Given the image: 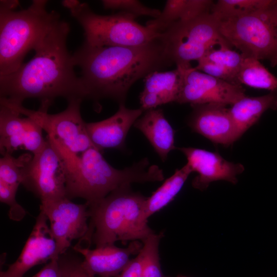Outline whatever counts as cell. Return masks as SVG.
Masks as SVG:
<instances>
[{"instance_id": "6da1fadb", "label": "cell", "mask_w": 277, "mask_h": 277, "mask_svg": "<svg viewBox=\"0 0 277 277\" xmlns=\"http://www.w3.org/2000/svg\"><path fill=\"white\" fill-rule=\"evenodd\" d=\"M69 32L68 23L60 18L38 43L29 62L14 73L0 76V103L20 105L26 99L37 98L39 109L48 111L57 97L67 102L86 99L68 50Z\"/></svg>"}, {"instance_id": "7a4b0ae2", "label": "cell", "mask_w": 277, "mask_h": 277, "mask_svg": "<svg viewBox=\"0 0 277 277\" xmlns=\"http://www.w3.org/2000/svg\"><path fill=\"white\" fill-rule=\"evenodd\" d=\"M86 99L97 103L110 99L125 104L127 93L137 81L174 63L161 35L138 46L91 47L84 43L72 54Z\"/></svg>"}, {"instance_id": "3957f363", "label": "cell", "mask_w": 277, "mask_h": 277, "mask_svg": "<svg viewBox=\"0 0 277 277\" xmlns=\"http://www.w3.org/2000/svg\"><path fill=\"white\" fill-rule=\"evenodd\" d=\"M147 198L126 184L88 204L89 231L92 233V242L96 247L117 241L124 244L134 241L143 243L154 233L145 216Z\"/></svg>"}, {"instance_id": "277c9868", "label": "cell", "mask_w": 277, "mask_h": 277, "mask_svg": "<svg viewBox=\"0 0 277 277\" xmlns=\"http://www.w3.org/2000/svg\"><path fill=\"white\" fill-rule=\"evenodd\" d=\"M162 169L150 165L145 157L123 169L112 167L101 152L92 148L83 152L74 168L67 174L66 196L81 197L88 204L96 202L122 186L134 183L160 182Z\"/></svg>"}, {"instance_id": "5b68a950", "label": "cell", "mask_w": 277, "mask_h": 277, "mask_svg": "<svg viewBox=\"0 0 277 277\" xmlns=\"http://www.w3.org/2000/svg\"><path fill=\"white\" fill-rule=\"evenodd\" d=\"M47 3L34 0L19 11L0 7V76L17 71L26 54L60 18L56 12L47 10Z\"/></svg>"}, {"instance_id": "8992f818", "label": "cell", "mask_w": 277, "mask_h": 277, "mask_svg": "<svg viewBox=\"0 0 277 277\" xmlns=\"http://www.w3.org/2000/svg\"><path fill=\"white\" fill-rule=\"evenodd\" d=\"M62 4L82 27L84 43L91 47L138 46L161 35L140 25L135 21L137 17L125 12L101 15L94 12L86 3L65 0Z\"/></svg>"}, {"instance_id": "52a82bcc", "label": "cell", "mask_w": 277, "mask_h": 277, "mask_svg": "<svg viewBox=\"0 0 277 277\" xmlns=\"http://www.w3.org/2000/svg\"><path fill=\"white\" fill-rule=\"evenodd\" d=\"M220 32L243 56L277 66V0L263 9L220 21Z\"/></svg>"}, {"instance_id": "ba28073f", "label": "cell", "mask_w": 277, "mask_h": 277, "mask_svg": "<svg viewBox=\"0 0 277 277\" xmlns=\"http://www.w3.org/2000/svg\"><path fill=\"white\" fill-rule=\"evenodd\" d=\"M82 101L81 99L70 101L64 110L55 114H49L48 111L39 109L30 110L23 105H1L15 110L22 115L31 117L40 125L47 133V138L62 155L68 172L74 168L83 152L90 148H95L87 133L86 123L81 115Z\"/></svg>"}, {"instance_id": "9c48e42d", "label": "cell", "mask_w": 277, "mask_h": 277, "mask_svg": "<svg viewBox=\"0 0 277 277\" xmlns=\"http://www.w3.org/2000/svg\"><path fill=\"white\" fill-rule=\"evenodd\" d=\"M220 25V21L209 12L190 21L176 22L162 33L176 67L187 70L192 67V61L197 62L213 47L229 44L221 34Z\"/></svg>"}, {"instance_id": "30bf717a", "label": "cell", "mask_w": 277, "mask_h": 277, "mask_svg": "<svg viewBox=\"0 0 277 277\" xmlns=\"http://www.w3.org/2000/svg\"><path fill=\"white\" fill-rule=\"evenodd\" d=\"M67 174L64 159L47 138L43 149L24 168L21 185L41 202L57 200L67 197Z\"/></svg>"}, {"instance_id": "8fae6325", "label": "cell", "mask_w": 277, "mask_h": 277, "mask_svg": "<svg viewBox=\"0 0 277 277\" xmlns=\"http://www.w3.org/2000/svg\"><path fill=\"white\" fill-rule=\"evenodd\" d=\"M40 211L50 223L56 249L53 259H58L75 239H82L88 233L90 217L88 203L76 204L67 197L42 202Z\"/></svg>"}, {"instance_id": "7c38bea8", "label": "cell", "mask_w": 277, "mask_h": 277, "mask_svg": "<svg viewBox=\"0 0 277 277\" xmlns=\"http://www.w3.org/2000/svg\"><path fill=\"white\" fill-rule=\"evenodd\" d=\"M245 91L242 85L230 83L191 67L184 71L176 102L191 105L208 103L232 105L246 96Z\"/></svg>"}, {"instance_id": "4fadbf2b", "label": "cell", "mask_w": 277, "mask_h": 277, "mask_svg": "<svg viewBox=\"0 0 277 277\" xmlns=\"http://www.w3.org/2000/svg\"><path fill=\"white\" fill-rule=\"evenodd\" d=\"M43 129L30 117L0 104V152L2 155L12 154L18 149L35 154L45 145Z\"/></svg>"}, {"instance_id": "5bb4252c", "label": "cell", "mask_w": 277, "mask_h": 277, "mask_svg": "<svg viewBox=\"0 0 277 277\" xmlns=\"http://www.w3.org/2000/svg\"><path fill=\"white\" fill-rule=\"evenodd\" d=\"M188 125L213 143L229 146L240 138L227 106L217 103L191 105Z\"/></svg>"}, {"instance_id": "9a60e30c", "label": "cell", "mask_w": 277, "mask_h": 277, "mask_svg": "<svg viewBox=\"0 0 277 277\" xmlns=\"http://www.w3.org/2000/svg\"><path fill=\"white\" fill-rule=\"evenodd\" d=\"M186 156L192 172L197 173L192 182V186L203 191L212 182L226 181L235 184L237 176L244 170L241 163L226 160L217 152L193 147H176Z\"/></svg>"}, {"instance_id": "2e32d148", "label": "cell", "mask_w": 277, "mask_h": 277, "mask_svg": "<svg viewBox=\"0 0 277 277\" xmlns=\"http://www.w3.org/2000/svg\"><path fill=\"white\" fill-rule=\"evenodd\" d=\"M47 221L40 211L19 256L6 270L1 271L0 277H23L33 267L54 258L56 244Z\"/></svg>"}, {"instance_id": "e0dca14e", "label": "cell", "mask_w": 277, "mask_h": 277, "mask_svg": "<svg viewBox=\"0 0 277 277\" xmlns=\"http://www.w3.org/2000/svg\"><path fill=\"white\" fill-rule=\"evenodd\" d=\"M143 243L130 242L125 248L114 244L106 245L90 249V245L83 246L80 242L73 249L84 257L83 267L91 275L97 277H114L118 274L131 260L132 255L137 254Z\"/></svg>"}, {"instance_id": "ac0fdd59", "label": "cell", "mask_w": 277, "mask_h": 277, "mask_svg": "<svg viewBox=\"0 0 277 277\" xmlns=\"http://www.w3.org/2000/svg\"><path fill=\"white\" fill-rule=\"evenodd\" d=\"M143 111L141 108L129 109L121 104L117 111L108 118L86 123L87 133L95 148L101 152L107 148L123 149L130 128Z\"/></svg>"}, {"instance_id": "d6986e66", "label": "cell", "mask_w": 277, "mask_h": 277, "mask_svg": "<svg viewBox=\"0 0 277 277\" xmlns=\"http://www.w3.org/2000/svg\"><path fill=\"white\" fill-rule=\"evenodd\" d=\"M185 70L176 67L172 70L157 71L147 75L144 78V89L140 95L141 108L146 111L176 102Z\"/></svg>"}, {"instance_id": "ffe728a7", "label": "cell", "mask_w": 277, "mask_h": 277, "mask_svg": "<svg viewBox=\"0 0 277 277\" xmlns=\"http://www.w3.org/2000/svg\"><path fill=\"white\" fill-rule=\"evenodd\" d=\"M133 126L145 135L163 162L171 151L176 149L174 131L162 109L146 110Z\"/></svg>"}, {"instance_id": "44dd1931", "label": "cell", "mask_w": 277, "mask_h": 277, "mask_svg": "<svg viewBox=\"0 0 277 277\" xmlns=\"http://www.w3.org/2000/svg\"><path fill=\"white\" fill-rule=\"evenodd\" d=\"M228 44L217 45L210 49L197 61L195 69L236 84L235 77L243 60V55L231 49ZM237 85V84H236Z\"/></svg>"}, {"instance_id": "7402d4cb", "label": "cell", "mask_w": 277, "mask_h": 277, "mask_svg": "<svg viewBox=\"0 0 277 277\" xmlns=\"http://www.w3.org/2000/svg\"><path fill=\"white\" fill-rule=\"evenodd\" d=\"M268 109H277L276 92L256 97L246 95L231 105L229 110L240 137Z\"/></svg>"}, {"instance_id": "603a6c76", "label": "cell", "mask_w": 277, "mask_h": 277, "mask_svg": "<svg viewBox=\"0 0 277 277\" xmlns=\"http://www.w3.org/2000/svg\"><path fill=\"white\" fill-rule=\"evenodd\" d=\"M192 172L186 164L167 179L151 195L147 197L145 204V216L148 219L171 203L180 192L190 173Z\"/></svg>"}, {"instance_id": "cb8c5ba5", "label": "cell", "mask_w": 277, "mask_h": 277, "mask_svg": "<svg viewBox=\"0 0 277 277\" xmlns=\"http://www.w3.org/2000/svg\"><path fill=\"white\" fill-rule=\"evenodd\" d=\"M235 83L256 89L277 92V77L259 60L244 57L235 77Z\"/></svg>"}, {"instance_id": "d4e9b609", "label": "cell", "mask_w": 277, "mask_h": 277, "mask_svg": "<svg viewBox=\"0 0 277 277\" xmlns=\"http://www.w3.org/2000/svg\"><path fill=\"white\" fill-rule=\"evenodd\" d=\"M273 0H219L210 10L220 21L242 16L263 9Z\"/></svg>"}, {"instance_id": "484cf974", "label": "cell", "mask_w": 277, "mask_h": 277, "mask_svg": "<svg viewBox=\"0 0 277 277\" xmlns=\"http://www.w3.org/2000/svg\"><path fill=\"white\" fill-rule=\"evenodd\" d=\"M187 0H168L160 15L148 21L146 26L162 34L172 24L184 18Z\"/></svg>"}, {"instance_id": "4316f807", "label": "cell", "mask_w": 277, "mask_h": 277, "mask_svg": "<svg viewBox=\"0 0 277 277\" xmlns=\"http://www.w3.org/2000/svg\"><path fill=\"white\" fill-rule=\"evenodd\" d=\"M32 156L30 153H24L16 158L10 154L2 155L0 159V182L18 187L22 184L23 169Z\"/></svg>"}, {"instance_id": "83f0119b", "label": "cell", "mask_w": 277, "mask_h": 277, "mask_svg": "<svg viewBox=\"0 0 277 277\" xmlns=\"http://www.w3.org/2000/svg\"><path fill=\"white\" fill-rule=\"evenodd\" d=\"M163 233H153L143 242L142 251L144 265L142 277H170L165 275L161 269L159 256V244Z\"/></svg>"}, {"instance_id": "f1b7e54d", "label": "cell", "mask_w": 277, "mask_h": 277, "mask_svg": "<svg viewBox=\"0 0 277 277\" xmlns=\"http://www.w3.org/2000/svg\"><path fill=\"white\" fill-rule=\"evenodd\" d=\"M101 3L105 9L119 10L136 17L147 16L155 18L161 12L159 9L148 7L137 0H103Z\"/></svg>"}, {"instance_id": "f546056e", "label": "cell", "mask_w": 277, "mask_h": 277, "mask_svg": "<svg viewBox=\"0 0 277 277\" xmlns=\"http://www.w3.org/2000/svg\"><path fill=\"white\" fill-rule=\"evenodd\" d=\"M18 188L0 182V201L9 206V216L15 221L21 220L26 214L25 210L16 200Z\"/></svg>"}, {"instance_id": "4dcf8cb0", "label": "cell", "mask_w": 277, "mask_h": 277, "mask_svg": "<svg viewBox=\"0 0 277 277\" xmlns=\"http://www.w3.org/2000/svg\"><path fill=\"white\" fill-rule=\"evenodd\" d=\"M58 261L63 277H96L88 273L82 266V261L73 258L61 255Z\"/></svg>"}, {"instance_id": "1f68e13d", "label": "cell", "mask_w": 277, "mask_h": 277, "mask_svg": "<svg viewBox=\"0 0 277 277\" xmlns=\"http://www.w3.org/2000/svg\"><path fill=\"white\" fill-rule=\"evenodd\" d=\"M144 259L142 249L136 256L131 259L123 270L114 277H142Z\"/></svg>"}, {"instance_id": "d6a6232c", "label": "cell", "mask_w": 277, "mask_h": 277, "mask_svg": "<svg viewBox=\"0 0 277 277\" xmlns=\"http://www.w3.org/2000/svg\"><path fill=\"white\" fill-rule=\"evenodd\" d=\"M31 277H63L58 259H52Z\"/></svg>"}, {"instance_id": "836d02e7", "label": "cell", "mask_w": 277, "mask_h": 277, "mask_svg": "<svg viewBox=\"0 0 277 277\" xmlns=\"http://www.w3.org/2000/svg\"><path fill=\"white\" fill-rule=\"evenodd\" d=\"M19 2L18 1H6L1 0L0 1V7L6 8L9 9L15 10L16 7L19 5Z\"/></svg>"}, {"instance_id": "e575fe53", "label": "cell", "mask_w": 277, "mask_h": 277, "mask_svg": "<svg viewBox=\"0 0 277 277\" xmlns=\"http://www.w3.org/2000/svg\"><path fill=\"white\" fill-rule=\"evenodd\" d=\"M177 277H187V276H183V275H178Z\"/></svg>"}]
</instances>
